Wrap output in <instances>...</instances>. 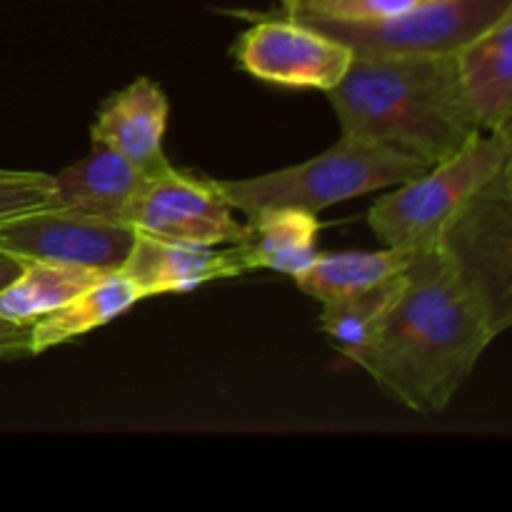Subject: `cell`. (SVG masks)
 Segmentation results:
<instances>
[{"label":"cell","mask_w":512,"mask_h":512,"mask_svg":"<svg viewBox=\"0 0 512 512\" xmlns=\"http://www.w3.org/2000/svg\"><path fill=\"white\" fill-rule=\"evenodd\" d=\"M495 338L485 310L430 240L413 250L383 330L353 363L395 403L443 413Z\"/></svg>","instance_id":"obj_1"},{"label":"cell","mask_w":512,"mask_h":512,"mask_svg":"<svg viewBox=\"0 0 512 512\" xmlns=\"http://www.w3.org/2000/svg\"><path fill=\"white\" fill-rule=\"evenodd\" d=\"M328 93L343 135L433 168L478 133L450 55H353Z\"/></svg>","instance_id":"obj_2"},{"label":"cell","mask_w":512,"mask_h":512,"mask_svg":"<svg viewBox=\"0 0 512 512\" xmlns=\"http://www.w3.org/2000/svg\"><path fill=\"white\" fill-rule=\"evenodd\" d=\"M425 165L380 148L370 140L343 135L318 158L293 168L243 180H213L225 203L248 218L273 208L315 213L375 190L395 188L425 173Z\"/></svg>","instance_id":"obj_3"},{"label":"cell","mask_w":512,"mask_h":512,"mask_svg":"<svg viewBox=\"0 0 512 512\" xmlns=\"http://www.w3.org/2000/svg\"><path fill=\"white\" fill-rule=\"evenodd\" d=\"M510 163L512 130L478 133L448 160L383 195L370 208V228L385 248L415 250L428 245L465 203Z\"/></svg>","instance_id":"obj_4"},{"label":"cell","mask_w":512,"mask_h":512,"mask_svg":"<svg viewBox=\"0 0 512 512\" xmlns=\"http://www.w3.org/2000/svg\"><path fill=\"white\" fill-rule=\"evenodd\" d=\"M435 245L498 335L505 333L512 325V163L465 203Z\"/></svg>","instance_id":"obj_5"},{"label":"cell","mask_w":512,"mask_h":512,"mask_svg":"<svg viewBox=\"0 0 512 512\" xmlns=\"http://www.w3.org/2000/svg\"><path fill=\"white\" fill-rule=\"evenodd\" d=\"M508 10L512 0H423L378 20H295L343 43L353 55H450Z\"/></svg>","instance_id":"obj_6"},{"label":"cell","mask_w":512,"mask_h":512,"mask_svg":"<svg viewBox=\"0 0 512 512\" xmlns=\"http://www.w3.org/2000/svg\"><path fill=\"white\" fill-rule=\"evenodd\" d=\"M135 233L200 245H240L250 223H238L233 208L210 178H195L178 168L150 175L123 213Z\"/></svg>","instance_id":"obj_7"},{"label":"cell","mask_w":512,"mask_h":512,"mask_svg":"<svg viewBox=\"0 0 512 512\" xmlns=\"http://www.w3.org/2000/svg\"><path fill=\"white\" fill-rule=\"evenodd\" d=\"M233 53L240 68L253 78L283 88L330 90L348 70L353 53L320 30L288 15H253Z\"/></svg>","instance_id":"obj_8"},{"label":"cell","mask_w":512,"mask_h":512,"mask_svg":"<svg viewBox=\"0 0 512 512\" xmlns=\"http://www.w3.org/2000/svg\"><path fill=\"white\" fill-rule=\"evenodd\" d=\"M135 230L115 220L38 208L0 223V250L18 263L45 260L115 273L123 268Z\"/></svg>","instance_id":"obj_9"},{"label":"cell","mask_w":512,"mask_h":512,"mask_svg":"<svg viewBox=\"0 0 512 512\" xmlns=\"http://www.w3.org/2000/svg\"><path fill=\"white\" fill-rule=\"evenodd\" d=\"M238 245L183 243L163 240L153 235L135 233L133 248L125 258L120 273L133 280L143 298L165 293H190L205 283L248 273Z\"/></svg>","instance_id":"obj_10"},{"label":"cell","mask_w":512,"mask_h":512,"mask_svg":"<svg viewBox=\"0 0 512 512\" xmlns=\"http://www.w3.org/2000/svg\"><path fill=\"white\" fill-rule=\"evenodd\" d=\"M168 123V98L150 78H138L128 88L110 95L90 125V143L113 148L145 173L155 175L170 168L163 153Z\"/></svg>","instance_id":"obj_11"},{"label":"cell","mask_w":512,"mask_h":512,"mask_svg":"<svg viewBox=\"0 0 512 512\" xmlns=\"http://www.w3.org/2000/svg\"><path fill=\"white\" fill-rule=\"evenodd\" d=\"M455 68L480 130H512V10L455 50Z\"/></svg>","instance_id":"obj_12"},{"label":"cell","mask_w":512,"mask_h":512,"mask_svg":"<svg viewBox=\"0 0 512 512\" xmlns=\"http://www.w3.org/2000/svg\"><path fill=\"white\" fill-rule=\"evenodd\" d=\"M148 178L150 173L113 148L90 143V153L83 160L53 175L48 208L123 223L125 208Z\"/></svg>","instance_id":"obj_13"},{"label":"cell","mask_w":512,"mask_h":512,"mask_svg":"<svg viewBox=\"0 0 512 512\" xmlns=\"http://www.w3.org/2000/svg\"><path fill=\"white\" fill-rule=\"evenodd\" d=\"M318 233L315 213L273 208L250 218V235L238 248L250 270L265 268L293 278L318 255Z\"/></svg>","instance_id":"obj_14"},{"label":"cell","mask_w":512,"mask_h":512,"mask_svg":"<svg viewBox=\"0 0 512 512\" xmlns=\"http://www.w3.org/2000/svg\"><path fill=\"white\" fill-rule=\"evenodd\" d=\"M143 298L138 285L125 278L120 270L108 273L98 283L90 285L80 295H75L70 303L53 313L43 315L33 323V355L45 353L60 343L80 338L90 330L108 325L110 320L120 318L125 310L133 308Z\"/></svg>","instance_id":"obj_15"},{"label":"cell","mask_w":512,"mask_h":512,"mask_svg":"<svg viewBox=\"0 0 512 512\" xmlns=\"http://www.w3.org/2000/svg\"><path fill=\"white\" fill-rule=\"evenodd\" d=\"M108 273L83 265L23 260L20 273L0 290V318L35 323L88 290Z\"/></svg>","instance_id":"obj_16"},{"label":"cell","mask_w":512,"mask_h":512,"mask_svg":"<svg viewBox=\"0 0 512 512\" xmlns=\"http://www.w3.org/2000/svg\"><path fill=\"white\" fill-rule=\"evenodd\" d=\"M413 250L385 248L375 253H318L298 275L295 285L320 305L393 278L408 265Z\"/></svg>","instance_id":"obj_17"},{"label":"cell","mask_w":512,"mask_h":512,"mask_svg":"<svg viewBox=\"0 0 512 512\" xmlns=\"http://www.w3.org/2000/svg\"><path fill=\"white\" fill-rule=\"evenodd\" d=\"M403 270L383 283L323 303L320 328L338 348V353L353 360L355 355L373 345V340L383 330L390 308L398 300L400 288H403Z\"/></svg>","instance_id":"obj_18"},{"label":"cell","mask_w":512,"mask_h":512,"mask_svg":"<svg viewBox=\"0 0 512 512\" xmlns=\"http://www.w3.org/2000/svg\"><path fill=\"white\" fill-rule=\"evenodd\" d=\"M53 175L40 170L0 168V223L30 210L48 208Z\"/></svg>","instance_id":"obj_19"},{"label":"cell","mask_w":512,"mask_h":512,"mask_svg":"<svg viewBox=\"0 0 512 512\" xmlns=\"http://www.w3.org/2000/svg\"><path fill=\"white\" fill-rule=\"evenodd\" d=\"M423 0H298L290 18H320V20H378L398 15Z\"/></svg>","instance_id":"obj_20"},{"label":"cell","mask_w":512,"mask_h":512,"mask_svg":"<svg viewBox=\"0 0 512 512\" xmlns=\"http://www.w3.org/2000/svg\"><path fill=\"white\" fill-rule=\"evenodd\" d=\"M33 355V323H13L0 318V363Z\"/></svg>","instance_id":"obj_21"},{"label":"cell","mask_w":512,"mask_h":512,"mask_svg":"<svg viewBox=\"0 0 512 512\" xmlns=\"http://www.w3.org/2000/svg\"><path fill=\"white\" fill-rule=\"evenodd\" d=\"M18 273H20L18 260L10 258V255H5L3 250H0V290H3Z\"/></svg>","instance_id":"obj_22"},{"label":"cell","mask_w":512,"mask_h":512,"mask_svg":"<svg viewBox=\"0 0 512 512\" xmlns=\"http://www.w3.org/2000/svg\"><path fill=\"white\" fill-rule=\"evenodd\" d=\"M280 5H283V13H290L298 5V0H280Z\"/></svg>","instance_id":"obj_23"}]
</instances>
